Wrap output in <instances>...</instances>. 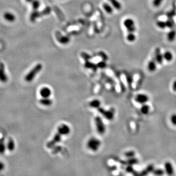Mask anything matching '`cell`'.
<instances>
[{
  "mask_svg": "<svg viewBox=\"0 0 176 176\" xmlns=\"http://www.w3.org/2000/svg\"><path fill=\"white\" fill-rule=\"evenodd\" d=\"M70 132V129L68 126L66 125H62L61 127H59L57 132L55 135V137L50 141V142L48 143L46 146L49 148H50L53 146L56 143H58L60 140L61 138V136L62 134H67Z\"/></svg>",
  "mask_w": 176,
  "mask_h": 176,
  "instance_id": "1",
  "label": "cell"
},
{
  "mask_svg": "<svg viewBox=\"0 0 176 176\" xmlns=\"http://www.w3.org/2000/svg\"><path fill=\"white\" fill-rule=\"evenodd\" d=\"M42 64H38L34 67L29 71V72L26 75L25 77V80L27 82L32 81L34 79L35 77L38 74L39 72L42 70Z\"/></svg>",
  "mask_w": 176,
  "mask_h": 176,
  "instance_id": "2",
  "label": "cell"
},
{
  "mask_svg": "<svg viewBox=\"0 0 176 176\" xmlns=\"http://www.w3.org/2000/svg\"><path fill=\"white\" fill-rule=\"evenodd\" d=\"M123 25L125 27L128 32H134L136 30V27L134 20L131 18H127L124 22Z\"/></svg>",
  "mask_w": 176,
  "mask_h": 176,
  "instance_id": "3",
  "label": "cell"
},
{
  "mask_svg": "<svg viewBox=\"0 0 176 176\" xmlns=\"http://www.w3.org/2000/svg\"><path fill=\"white\" fill-rule=\"evenodd\" d=\"M148 100L149 97L145 94L139 93L137 94L135 97V101H136V102L141 104H146V103Z\"/></svg>",
  "mask_w": 176,
  "mask_h": 176,
  "instance_id": "4",
  "label": "cell"
},
{
  "mask_svg": "<svg viewBox=\"0 0 176 176\" xmlns=\"http://www.w3.org/2000/svg\"><path fill=\"white\" fill-rule=\"evenodd\" d=\"M155 58L157 63L159 65H161L163 63L164 58L163 54L161 53V50L159 48H157L155 50Z\"/></svg>",
  "mask_w": 176,
  "mask_h": 176,
  "instance_id": "5",
  "label": "cell"
},
{
  "mask_svg": "<svg viewBox=\"0 0 176 176\" xmlns=\"http://www.w3.org/2000/svg\"><path fill=\"white\" fill-rule=\"evenodd\" d=\"M8 76L5 72V67L3 63H0V81L2 83H6L8 81Z\"/></svg>",
  "mask_w": 176,
  "mask_h": 176,
  "instance_id": "6",
  "label": "cell"
},
{
  "mask_svg": "<svg viewBox=\"0 0 176 176\" xmlns=\"http://www.w3.org/2000/svg\"><path fill=\"white\" fill-rule=\"evenodd\" d=\"M96 123L97 131L100 134H103L105 132V126L99 117H97L96 118Z\"/></svg>",
  "mask_w": 176,
  "mask_h": 176,
  "instance_id": "7",
  "label": "cell"
},
{
  "mask_svg": "<svg viewBox=\"0 0 176 176\" xmlns=\"http://www.w3.org/2000/svg\"><path fill=\"white\" fill-rule=\"evenodd\" d=\"M157 67V61L155 57H153L147 64V69L150 72H154L155 71Z\"/></svg>",
  "mask_w": 176,
  "mask_h": 176,
  "instance_id": "8",
  "label": "cell"
},
{
  "mask_svg": "<svg viewBox=\"0 0 176 176\" xmlns=\"http://www.w3.org/2000/svg\"><path fill=\"white\" fill-rule=\"evenodd\" d=\"M165 171L168 175H172L174 174V168L172 164L169 162L167 161L164 164Z\"/></svg>",
  "mask_w": 176,
  "mask_h": 176,
  "instance_id": "9",
  "label": "cell"
},
{
  "mask_svg": "<svg viewBox=\"0 0 176 176\" xmlns=\"http://www.w3.org/2000/svg\"><path fill=\"white\" fill-rule=\"evenodd\" d=\"M99 111L108 119H112L114 117V110H113L105 111L103 109H100Z\"/></svg>",
  "mask_w": 176,
  "mask_h": 176,
  "instance_id": "10",
  "label": "cell"
},
{
  "mask_svg": "<svg viewBox=\"0 0 176 176\" xmlns=\"http://www.w3.org/2000/svg\"><path fill=\"white\" fill-rule=\"evenodd\" d=\"M4 18L6 21L9 22H13L16 19L15 16L11 12H6L4 14Z\"/></svg>",
  "mask_w": 176,
  "mask_h": 176,
  "instance_id": "11",
  "label": "cell"
},
{
  "mask_svg": "<svg viewBox=\"0 0 176 176\" xmlns=\"http://www.w3.org/2000/svg\"><path fill=\"white\" fill-rule=\"evenodd\" d=\"M176 37V31L175 30H171L167 34V40L170 42H173Z\"/></svg>",
  "mask_w": 176,
  "mask_h": 176,
  "instance_id": "12",
  "label": "cell"
},
{
  "mask_svg": "<svg viewBox=\"0 0 176 176\" xmlns=\"http://www.w3.org/2000/svg\"><path fill=\"white\" fill-rule=\"evenodd\" d=\"M6 148L8 149V150L10 152H12L14 150L15 148V143L12 138H10L9 139L7 143Z\"/></svg>",
  "mask_w": 176,
  "mask_h": 176,
  "instance_id": "13",
  "label": "cell"
},
{
  "mask_svg": "<svg viewBox=\"0 0 176 176\" xmlns=\"http://www.w3.org/2000/svg\"><path fill=\"white\" fill-rule=\"evenodd\" d=\"M116 9L119 10L122 8V5L118 0H108Z\"/></svg>",
  "mask_w": 176,
  "mask_h": 176,
  "instance_id": "14",
  "label": "cell"
},
{
  "mask_svg": "<svg viewBox=\"0 0 176 176\" xmlns=\"http://www.w3.org/2000/svg\"><path fill=\"white\" fill-rule=\"evenodd\" d=\"M163 56L164 59L167 62H171L173 59V55L169 51H165L163 54Z\"/></svg>",
  "mask_w": 176,
  "mask_h": 176,
  "instance_id": "15",
  "label": "cell"
},
{
  "mask_svg": "<svg viewBox=\"0 0 176 176\" xmlns=\"http://www.w3.org/2000/svg\"><path fill=\"white\" fill-rule=\"evenodd\" d=\"M6 145H5L4 139L2 138H0V154H4L6 150Z\"/></svg>",
  "mask_w": 176,
  "mask_h": 176,
  "instance_id": "16",
  "label": "cell"
},
{
  "mask_svg": "<svg viewBox=\"0 0 176 176\" xmlns=\"http://www.w3.org/2000/svg\"><path fill=\"white\" fill-rule=\"evenodd\" d=\"M150 110V107L149 105L146 104H143V106L140 108V112L143 114L146 115L149 113Z\"/></svg>",
  "mask_w": 176,
  "mask_h": 176,
  "instance_id": "17",
  "label": "cell"
},
{
  "mask_svg": "<svg viewBox=\"0 0 176 176\" xmlns=\"http://www.w3.org/2000/svg\"><path fill=\"white\" fill-rule=\"evenodd\" d=\"M40 13L37 11V10H34L33 12L31 13L30 16V20L32 22H34L36 21V19L40 17Z\"/></svg>",
  "mask_w": 176,
  "mask_h": 176,
  "instance_id": "18",
  "label": "cell"
},
{
  "mask_svg": "<svg viewBox=\"0 0 176 176\" xmlns=\"http://www.w3.org/2000/svg\"><path fill=\"white\" fill-rule=\"evenodd\" d=\"M51 91L49 88H44L41 91V94L44 98H48L50 95Z\"/></svg>",
  "mask_w": 176,
  "mask_h": 176,
  "instance_id": "19",
  "label": "cell"
},
{
  "mask_svg": "<svg viewBox=\"0 0 176 176\" xmlns=\"http://www.w3.org/2000/svg\"><path fill=\"white\" fill-rule=\"evenodd\" d=\"M103 8L105 11L108 14H112L113 12V9L112 7L108 3H104L103 4Z\"/></svg>",
  "mask_w": 176,
  "mask_h": 176,
  "instance_id": "20",
  "label": "cell"
},
{
  "mask_svg": "<svg viewBox=\"0 0 176 176\" xmlns=\"http://www.w3.org/2000/svg\"><path fill=\"white\" fill-rule=\"evenodd\" d=\"M126 39L128 42L132 43L134 42L136 40V36L134 32H128Z\"/></svg>",
  "mask_w": 176,
  "mask_h": 176,
  "instance_id": "21",
  "label": "cell"
},
{
  "mask_svg": "<svg viewBox=\"0 0 176 176\" xmlns=\"http://www.w3.org/2000/svg\"><path fill=\"white\" fill-rule=\"evenodd\" d=\"M31 3L34 10H37L40 6V2L39 0H33Z\"/></svg>",
  "mask_w": 176,
  "mask_h": 176,
  "instance_id": "22",
  "label": "cell"
},
{
  "mask_svg": "<svg viewBox=\"0 0 176 176\" xmlns=\"http://www.w3.org/2000/svg\"><path fill=\"white\" fill-rule=\"evenodd\" d=\"M156 25L160 29H164L167 27L166 22L164 21L159 20L156 22Z\"/></svg>",
  "mask_w": 176,
  "mask_h": 176,
  "instance_id": "23",
  "label": "cell"
},
{
  "mask_svg": "<svg viewBox=\"0 0 176 176\" xmlns=\"http://www.w3.org/2000/svg\"><path fill=\"white\" fill-rule=\"evenodd\" d=\"M166 26L168 28L172 29L175 25V22L172 18H168L167 21H166Z\"/></svg>",
  "mask_w": 176,
  "mask_h": 176,
  "instance_id": "24",
  "label": "cell"
},
{
  "mask_svg": "<svg viewBox=\"0 0 176 176\" xmlns=\"http://www.w3.org/2000/svg\"><path fill=\"white\" fill-rule=\"evenodd\" d=\"M59 41L61 43V44H67L70 42V39L66 36H62L61 38H59Z\"/></svg>",
  "mask_w": 176,
  "mask_h": 176,
  "instance_id": "25",
  "label": "cell"
},
{
  "mask_svg": "<svg viewBox=\"0 0 176 176\" xmlns=\"http://www.w3.org/2000/svg\"><path fill=\"white\" fill-rule=\"evenodd\" d=\"M152 173L155 175H157V176H161L164 175V171L163 169H154Z\"/></svg>",
  "mask_w": 176,
  "mask_h": 176,
  "instance_id": "26",
  "label": "cell"
},
{
  "mask_svg": "<svg viewBox=\"0 0 176 176\" xmlns=\"http://www.w3.org/2000/svg\"><path fill=\"white\" fill-rule=\"evenodd\" d=\"M97 143H98V142L97 141V140H95L94 141L93 140L92 141H91V143L90 142V143H89L90 147H91L93 150L97 149L99 145L98 143V145H97Z\"/></svg>",
  "mask_w": 176,
  "mask_h": 176,
  "instance_id": "27",
  "label": "cell"
},
{
  "mask_svg": "<svg viewBox=\"0 0 176 176\" xmlns=\"http://www.w3.org/2000/svg\"><path fill=\"white\" fill-rule=\"evenodd\" d=\"M40 102L43 105H50L51 103V100L48 98H44L40 100Z\"/></svg>",
  "mask_w": 176,
  "mask_h": 176,
  "instance_id": "28",
  "label": "cell"
},
{
  "mask_svg": "<svg viewBox=\"0 0 176 176\" xmlns=\"http://www.w3.org/2000/svg\"><path fill=\"white\" fill-rule=\"evenodd\" d=\"M164 0H153V5L154 7L158 8L159 6L163 2Z\"/></svg>",
  "mask_w": 176,
  "mask_h": 176,
  "instance_id": "29",
  "label": "cell"
},
{
  "mask_svg": "<svg viewBox=\"0 0 176 176\" xmlns=\"http://www.w3.org/2000/svg\"><path fill=\"white\" fill-rule=\"evenodd\" d=\"M138 163V160L136 158H134V157L129 158V159L128 161V163L129 164V165H134L137 164Z\"/></svg>",
  "mask_w": 176,
  "mask_h": 176,
  "instance_id": "30",
  "label": "cell"
},
{
  "mask_svg": "<svg viewBox=\"0 0 176 176\" xmlns=\"http://www.w3.org/2000/svg\"><path fill=\"white\" fill-rule=\"evenodd\" d=\"M125 155H126V157L129 158H133L135 155V152L133 151H128L125 153Z\"/></svg>",
  "mask_w": 176,
  "mask_h": 176,
  "instance_id": "31",
  "label": "cell"
},
{
  "mask_svg": "<svg viewBox=\"0 0 176 176\" xmlns=\"http://www.w3.org/2000/svg\"><path fill=\"white\" fill-rule=\"evenodd\" d=\"M170 121L172 124L174 126H176V114H173L170 117Z\"/></svg>",
  "mask_w": 176,
  "mask_h": 176,
  "instance_id": "32",
  "label": "cell"
},
{
  "mask_svg": "<svg viewBox=\"0 0 176 176\" xmlns=\"http://www.w3.org/2000/svg\"><path fill=\"white\" fill-rule=\"evenodd\" d=\"M90 105H91V106H92V107H97L99 105V102L97 100L93 101L90 103Z\"/></svg>",
  "mask_w": 176,
  "mask_h": 176,
  "instance_id": "33",
  "label": "cell"
},
{
  "mask_svg": "<svg viewBox=\"0 0 176 176\" xmlns=\"http://www.w3.org/2000/svg\"><path fill=\"white\" fill-rule=\"evenodd\" d=\"M172 89L174 92H176V80H175L172 85Z\"/></svg>",
  "mask_w": 176,
  "mask_h": 176,
  "instance_id": "34",
  "label": "cell"
},
{
  "mask_svg": "<svg viewBox=\"0 0 176 176\" xmlns=\"http://www.w3.org/2000/svg\"><path fill=\"white\" fill-rule=\"evenodd\" d=\"M86 66L89 68H92L93 67V65L92 63H90V62H87L86 63Z\"/></svg>",
  "mask_w": 176,
  "mask_h": 176,
  "instance_id": "35",
  "label": "cell"
},
{
  "mask_svg": "<svg viewBox=\"0 0 176 176\" xmlns=\"http://www.w3.org/2000/svg\"><path fill=\"white\" fill-rule=\"evenodd\" d=\"M4 164L3 162L0 161V171L4 169Z\"/></svg>",
  "mask_w": 176,
  "mask_h": 176,
  "instance_id": "36",
  "label": "cell"
},
{
  "mask_svg": "<svg viewBox=\"0 0 176 176\" xmlns=\"http://www.w3.org/2000/svg\"><path fill=\"white\" fill-rule=\"evenodd\" d=\"M127 170L129 172H134V169L132 168L131 166H128V167L127 168Z\"/></svg>",
  "mask_w": 176,
  "mask_h": 176,
  "instance_id": "37",
  "label": "cell"
},
{
  "mask_svg": "<svg viewBox=\"0 0 176 176\" xmlns=\"http://www.w3.org/2000/svg\"><path fill=\"white\" fill-rule=\"evenodd\" d=\"M98 65H99V67H102L103 68V67H105L106 65V64L104 62H100V63H99Z\"/></svg>",
  "mask_w": 176,
  "mask_h": 176,
  "instance_id": "38",
  "label": "cell"
},
{
  "mask_svg": "<svg viewBox=\"0 0 176 176\" xmlns=\"http://www.w3.org/2000/svg\"><path fill=\"white\" fill-rule=\"evenodd\" d=\"M82 56H83V57L85 59H89L88 58H91V57L89 55H87V54H86V53H83V55H82Z\"/></svg>",
  "mask_w": 176,
  "mask_h": 176,
  "instance_id": "39",
  "label": "cell"
},
{
  "mask_svg": "<svg viewBox=\"0 0 176 176\" xmlns=\"http://www.w3.org/2000/svg\"><path fill=\"white\" fill-rule=\"evenodd\" d=\"M33 0H25V1L28 3H31Z\"/></svg>",
  "mask_w": 176,
  "mask_h": 176,
  "instance_id": "40",
  "label": "cell"
}]
</instances>
